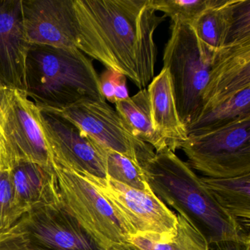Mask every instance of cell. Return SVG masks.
<instances>
[{
    "label": "cell",
    "instance_id": "9",
    "mask_svg": "<svg viewBox=\"0 0 250 250\" xmlns=\"http://www.w3.org/2000/svg\"><path fill=\"white\" fill-rule=\"evenodd\" d=\"M2 106L4 132L14 166L19 162H32L54 168L42 125V110L25 92L16 89L5 88Z\"/></svg>",
    "mask_w": 250,
    "mask_h": 250
},
{
    "label": "cell",
    "instance_id": "6",
    "mask_svg": "<svg viewBox=\"0 0 250 250\" xmlns=\"http://www.w3.org/2000/svg\"><path fill=\"white\" fill-rule=\"evenodd\" d=\"M54 169L64 206L102 250L128 242L134 231L93 183L58 165Z\"/></svg>",
    "mask_w": 250,
    "mask_h": 250
},
{
    "label": "cell",
    "instance_id": "28",
    "mask_svg": "<svg viewBox=\"0 0 250 250\" xmlns=\"http://www.w3.org/2000/svg\"><path fill=\"white\" fill-rule=\"evenodd\" d=\"M209 250H250V239L228 240L208 244Z\"/></svg>",
    "mask_w": 250,
    "mask_h": 250
},
{
    "label": "cell",
    "instance_id": "10",
    "mask_svg": "<svg viewBox=\"0 0 250 250\" xmlns=\"http://www.w3.org/2000/svg\"><path fill=\"white\" fill-rule=\"evenodd\" d=\"M42 123L54 165L85 178H107L104 148L61 117L42 111Z\"/></svg>",
    "mask_w": 250,
    "mask_h": 250
},
{
    "label": "cell",
    "instance_id": "26",
    "mask_svg": "<svg viewBox=\"0 0 250 250\" xmlns=\"http://www.w3.org/2000/svg\"><path fill=\"white\" fill-rule=\"evenodd\" d=\"M0 250H46L13 228L0 232Z\"/></svg>",
    "mask_w": 250,
    "mask_h": 250
},
{
    "label": "cell",
    "instance_id": "24",
    "mask_svg": "<svg viewBox=\"0 0 250 250\" xmlns=\"http://www.w3.org/2000/svg\"><path fill=\"white\" fill-rule=\"evenodd\" d=\"M250 42V0H235L224 47Z\"/></svg>",
    "mask_w": 250,
    "mask_h": 250
},
{
    "label": "cell",
    "instance_id": "29",
    "mask_svg": "<svg viewBox=\"0 0 250 250\" xmlns=\"http://www.w3.org/2000/svg\"><path fill=\"white\" fill-rule=\"evenodd\" d=\"M112 79H113L114 85H115L116 102L129 97L128 87L126 85V77L119 73L113 71Z\"/></svg>",
    "mask_w": 250,
    "mask_h": 250
},
{
    "label": "cell",
    "instance_id": "16",
    "mask_svg": "<svg viewBox=\"0 0 250 250\" xmlns=\"http://www.w3.org/2000/svg\"><path fill=\"white\" fill-rule=\"evenodd\" d=\"M147 91L153 128L175 152L188 133L178 115L169 71L162 68L147 86Z\"/></svg>",
    "mask_w": 250,
    "mask_h": 250
},
{
    "label": "cell",
    "instance_id": "19",
    "mask_svg": "<svg viewBox=\"0 0 250 250\" xmlns=\"http://www.w3.org/2000/svg\"><path fill=\"white\" fill-rule=\"evenodd\" d=\"M235 0H221L220 2L203 13L191 27L197 38L213 52L224 47Z\"/></svg>",
    "mask_w": 250,
    "mask_h": 250
},
{
    "label": "cell",
    "instance_id": "2",
    "mask_svg": "<svg viewBox=\"0 0 250 250\" xmlns=\"http://www.w3.org/2000/svg\"><path fill=\"white\" fill-rule=\"evenodd\" d=\"M153 192L187 219L208 244L250 239L244 225L222 208L188 164L166 148L141 166Z\"/></svg>",
    "mask_w": 250,
    "mask_h": 250
},
{
    "label": "cell",
    "instance_id": "3",
    "mask_svg": "<svg viewBox=\"0 0 250 250\" xmlns=\"http://www.w3.org/2000/svg\"><path fill=\"white\" fill-rule=\"evenodd\" d=\"M26 94L42 111L65 109L87 99L102 101L93 61L77 48L30 45Z\"/></svg>",
    "mask_w": 250,
    "mask_h": 250
},
{
    "label": "cell",
    "instance_id": "5",
    "mask_svg": "<svg viewBox=\"0 0 250 250\" xmlns=\"http://www.w3.org/2000/svg\"><path fill=\"white\" fill-rule=\"evenodd\" d=\"M179 148L188 166L205 177L229 178L250 173V116L188 133Z\"/></svg>",
    "mask_w": 250,
    "mask_h": 250
},
{
    "label": "cell",
    "instance_id": "13",
    "mask_svg": "<svg viewBox=\"0 0 250 250\" xmlns=\"http://www.w3.org/2000/svg\"><path fill=\"white\" fill-rule=\"evenodd\" d=\"M30 46L22 0H0V83L5 88L26 91V60Z\"/></svg>",
    "mask_w": 250,
    "mask_h": 250
},
{
    "label": "cell",
    "instance_id": "8",
    "mask_svg": "<svg viewBox=\"0 0 250 250\" xmlns=\"http://www.w3.org/2000/svg\"><path fill=\"white\" fill-rule=\"evenodd\" d=\"M86 178L109 200L134 235L160 242L170 241L176 235V213L152 190L137 189L108 177L106 179Z\"/></svg>",
    "mask_w": 250,
    "mask_h": 250
},
{
    "label": "cell",
    "instance_id": "31",
    "mask_svg": "<svg viewBox=\"0 0 250 250\" xmlns=\"http://www.w3.org/2000/svg\"><path fill=\"white\" fill-rule=\"evenodd\" d=\"M109 250H141L130 243L126 242L115 246Z\"/></svg>",
    "mask_w": 250,
    "mask_h": 250
},
{
    "label": "cell",
    "instance_id": "27",
    "mask_svg": "<svg viewBox=\"0 0 250 250\" xmlns=\"http://www.w3.org/2000/svg\"><path fill=\"white\" fill-rule=\"evenodd\" d=\"M113 71L106 69L99 77L100 80V88L102 96L104 98L105 101H109L111 103L115 104L116 102L115 93V85H114Z\"/></svg>",
    "mask_w": 250,
    "mask_h": 250
},
{
    "label": "cell",
    "instance_id": "1",
    "mask_svg": "<svg viewBox=\"0 0 250 250\" xmlns=\"http://www.w3.org/2000/svg\"><path fill=\"white\" fill-rule=\"evenodd\" d=\"M77 48L140 90L155 77L154 34L165 21L150 0H73Z\"/></svg>",
    "mask_w": 250,
    "mask_h": 250
},
{
    "label": "cell",
    "instance_id": "4",
    "mask_svg": "<svg viewBox=\"0 0 250 250\" xmlns=\"http://www.w3.org/2000/svg\"><path fill=\"white\" fill-rule=\"evenodd\" d=\"M163 68L170 75L178 115L186 128L200 115L215 52L197 38L189 24L171 23Z\"/></svg>",
    "mask_w": 250,
    "mask_h": 250
},
{
    "label": "cell",
    "instance_id": "21",
    "mask_svg": "<svg viewBox=\"0 0 250 250\" xmlns=\"http://www.w3.org/2000/svg\"><path fill=\"white\" fill-rule=\"evenodd\" d=\"M177 219V233L170 241L160 242L134 235L128 242L141 250H209L208 243L187 219L179 214Z\"/></svg>",
    "mask_w": 250,
    "mask_h": 250
},
{
    "label": "cell",
    "instance_id": "11",
    "mask_svg": "<svg viewBox=\"0 0 250 250\" xmlns=\"http://www.w3.org/2000/svg\"><path fill=\"white\" fill-rule=\"evenodd\" d=\"M11 228L46 250H103L63 203L30 210Z\"/></svg>",
    "mask_w": 250,
    "mask_h": 250
},
{
    "label": "cell",
    "instance_id": "14",
    "mask_svg": "<svg viewBox=\"0 0 250 250\" xmlns=\"http://www.w3.org/2000/svg\"><path fill=\"white\" fill-rule=\"evenodd\" d=\"M248 87H250V42L222 48L213 56L198 117Z\"/></svg>",
    "mask_w": 250,
    "mask_h": 250
},
{
    "label": "cell",
    "instance_id": "17",
    "mask_svg": "<svg viewBox=\"0 0 250 250\" xmlns=\"http://www.w3.org/2000/svg\"><path fill=\"white\" fill-rule=\"evenodd\" d=\"M200 179L222 208L243 225H250V173L229 178Z\"/></svg>",
    "mask_w": 250,
    "mask_h": 250
},
{
    "label": "cell",
    "instance_id": "22",
    "mask_svg": "<svg viewBox=\"0 0 250 250\" xmlns=\"http://www.w3.org/2000/svg\"><path fill=\"white\" fill-rule=\"evenodd\" d=\"M104 150L108 178L137 189L151 190L143 169L137 164L121 153L105 149Z\"/></svg>",
    "mask_w": 250,
    "mask_h": 250
},
{
    "label": "cell",
    "instance_id": "20",
    "mask_svg": "<svg viewBox=\"0 0 250 250\" xmlns=\"http://www.w3.org/2000/svg\"><path fill=\"white\" fill-rule=\"evenodd\" d=\"M247 116H250V87L241 90L200 115L187 127V133L222 125Z\"/></svg>",
    "mask_w": 250,
    "mask_h": 250
},
{
    "label": "cell",
    "instance_id": "15",
    "mask_svg": "<svg viewBox=\"0 0 250 250\" xmlns=\"http://www.w3.org/2000/svg\"><path fill=\"white\" fill-rule=\"evenodd\" d=\"M14 202L21 214L45 206L62 204L54 168L19 162L10 170Z\"/></svg>",
    "mask_w": 250,
    "mask_h": 250
},
{
    "label": "cell",
    "instance_id": "18",
    "mask_svg": "<svg viewBox=\"0 0 250 250\" xmlns=\"http://www.w3.org/2000/svg\"><path fill=\"white\" fill-rule=\"evenodd\" d=\"M115 104V110L136 137L151 146L156 153L169 148L167 142L153 128L147 89L140 90L127 99L117 101Z\"/></svg>",
    "mask_w": 250,
    "mask_h": 250
},
{
    "label": "cell",
    "instance_id": "25",
    "mask_svg": "<svg viewBox=\"0 0 250 250\" xmlns=\"http://www.w3.org/2000/svg\"><path fill=\"white\" fill-rule=\"evenodd\" d=\"M22 216L14 202L10 170H0V232L9 229Z\"/></svg>",
    "mask_w": 250,
    "mask_h": 250
},
{
    "label": "cell",
    "instance_id": "23",
    "mask_svg": "<svg viewBox=\"0 0 250 250\" xmlns=\"http://www.w3.org/2000/svg\"><path fill=\"white\" fill-rule=\"evenodd\" d=\"M221 0H150V5L156 11H162L172 23H192L204 11L220 2Z\"/></svg>",
    "mask_w": 250,
    "mask_h": 250
},
{
    "label": "cell",
    "instance_id": "7",
    "mask_svg": "<svg viewBox=\"0 0 250 250\" xmlns=\"http://www.w3.org/2000/svg\"><path fill=\"white\" fill-rule=\"evenodd\" d=\"M43 112L61 117L102 148L121 153L140 167L156 153L151 146L133 134L106 101L87 99L65 109Z\"/></svg>",
    "mask_w": 250,
    "mask_h": 250
},
{
    "label": "cell",
    "instance_id": "12",
    "mask_svg": "<svg viewBox=\"0 0 250 250\" xmlns=\"http://www.w3.org/2000/svg\"><path fill=\"white\" fill-rule=\"evenodd\" d=\"M22 7L30 45L77 48L73 0H22Z\"/></svg>",
    "mask_w": 250,
    "mask_h": 250
},
{
    "label": "cell",
    "instance_id": "30",
    "mask_svg": "<svg viewBox=\"0 0 250 250\" xmlns=\"http://www.w3.org/2000/svg\"><path fill=\"white\" fill-rule=\"evenodd\" d=\"M4 92H5V87L0 83V131L4 133V112L2 109V101H3Z\"/></svg>",
    "mask_w": 250,
    "mask_h": 250
}]
</instances>
